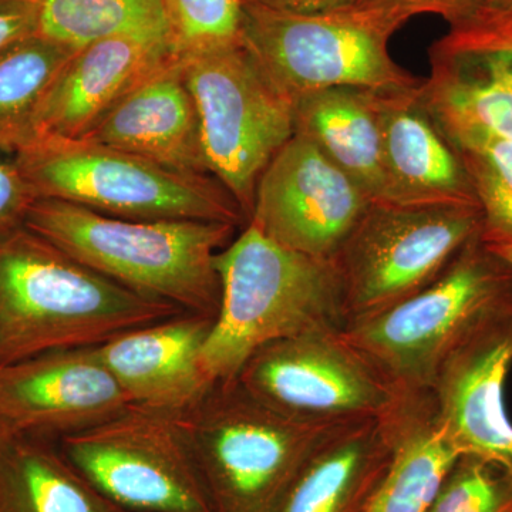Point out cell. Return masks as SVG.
Returning <instances> with one entry per match:
<instances>
[{
  "label": "cell",
  "mask_w": 512,
  "mask_h": 512,
  "mask_svg": "<svg viewBox=\"0 0 512 512\" xmlns=\"http://www.w3.org/2000/svg\"><path fill=\"white\" fill-rule=\"evenodd\" d=\"M180 313L128 291L25 224L0 234V365L96 348Z\"/></svg>",
  "instance_id": "obj_1"
},
{
  "label": "cell",
  "mask_w": 512,
  "mask_h": 512,
  "mask_svg": "<svg viewBox=\"0 0 512 512\" xmlns=\"http://www.w3.org/2000/svg\"><path fill=\"white\" fill-rule=\"evenodd\" d=\"M512 326V266L477 238L410 298L343 335L406 396L430 394L451 360Z\"/></svg>",
  "instance_id": "obj_2"
},
{
  "label": "cell",
  "mask_w": 512,
  "mask_h": 512,
  "mask_svg": "<svg viewBox=\"0 0 512 512\" xmlns=\"http://www.w3.org/2000/svg\"><path fill=\"white\" fill-rule=\"evenodd\" d=\"M221 298L201 359L212 383L231 382L276 340L342 332L349 323L333 261L282 247L252 224L215 256Z\"/></svg>",
  "instance_id": "obj_3"
},
{
  "label": "cell",
  "mask_w": 512,
  "mask_h": 512,
  "mask_svg": "<svg viewBox=\"0 0 512 512\" xmlns=\"http://www.w3.org/2000/svg\"><path fill=\"white\" fill-rule=\"evenodd\" d=\"M23 224L128 291L184 312L217 315L215 256L232 241L234 225L126 220L52 198H36Z\"/></svg>",
  "instance_id": "obj_4"
},
{
  "label": "cell",
  "mask_w": 512,
  "mask_h": 512,
  "mask_svg": "<svg viewBox=\"0 0 512 512\" xmlns=\"http://www.w3.org/2000/svg\"><path fill=\"white\" fill-rule=\"evenodd\" d=\"M13 153L36 198L72 202L126 220L248 224L211 175L181 173L84 140L28 136Z\"/></svg>",
  "instance_id": "obj_5"
},
{
  "label": "cell",
  "mask_w": 512,
  "mask_h": 512,
  "mask_svg": "<svg viewBox=\"0 0 512 512\" xmlns=\"http://www.w3.org/2000/svg\"><path fill=\"white\" fill-rule=\"evenodd\" d=\"M412 16L353 8L291 15L242 0L241 42L266 76L292 101L332 87L392 90L419 86L390 56L389 42Z\"/></svg>",
  "instance_id": "obj_6"
},
{
  "label": "cell",
  "mask_w": 512,
  "mask_h": 512,
  "mask_svg": "<svg viewBox=\"0 0 512 512\" xmlns=\"http://www.w3.org/2000/svg\"><path fill=\"white\" fill-rule=\"evenodd\" d=\"M180 60L197 106L208 173L248 222L259 178L295 136L293 101L266 76L241 39Z\"/></svg>",
  "instance_id": "obj_7"
},
{
  "label": "cell",
  "mask_w": 512,
  "mask_h": 512,
  "mask_svg": "<svg viewBox=\"0 0 512 512\" xmlns=\"http://www.w3.org/2000/svg\"><path fill=\"white\" fill-rule=\"evenodd\" d=\"M183 423L214 512L274 511L326 429L286 419L237 380L215 383Z\"/></svg>",
  "instance_id": "obj_8"
},
{
  "label": "cell",
  "mask_w": 512,
  "mask_h": 512,
  "mask_svg": "<svg viewBox=\"0 0 512 512\" xmlns=\"http://www.w3.org/2000/svg\"><path fill=\"white\" fill-rule=\"evenodd\" d=\"M481 232L477 202L373 201L333 259L349 322L426 288Z\"/></svg>",
  "instance_id": "obj_9"
},
{
  "label": "cell",
  "mask_w": 512,
  "mask_h": 512,
  "mask_svg": "<svg viewBox=\"0 0 512 512\" xmlns=\"http://www.w3.org/2000/svg\"><path fill=\"white\" fill-rule=\"evenodd\" d=\"M66 460L124 512H214L183 416L130 407L57 441Z\"/></svg>",
  "instance_id": "obj_10"
},
{
  "label": "cell",
  "mask_w": 512,
  "mask_h": 512,
  "mask_svg": "<svg viewBox=\"0 0 512 512\" xmlns=\"http://www.w3.org/2000/svg\"><path fill=\"white\" fill-rule=\"evenodd\" d=\"M237 382L286 419L313 427L384 419L406 402L342 332L276 340L255 352Z\"/></svg>",
  "instance_id": "obj_11"
},
{
  "label": "cell",
  "mask_w": 512,
  "mask_h": 512,
  "mask_svg": "<svg viewBox=\"0 0 512 512\" xmlns=\"http://www.w3.org/2000/svg\"><path fill=\"white\" fill-rule=\"evenodd\" d=\"M372 202L311 140L295 134L259 178L248 224L282 247L333 261Z\"/></svg>",
  "instance_id": "obj_12"
},
{
  "label": "cell",
  "mask_w": 512,
  "mask_h": 512,
  "mask_svg": "<svg viewBox=\"0 0 512 512\" xmlns=\"http://www.w3.org/2000/svg\"><path fill=\"white\" fill-rule=\"evenodd\" d=\"M130 407L97 346L0 365V417L15 434L59 441Z\"/></svg>",
  "instance_id": "obj_13"
},
{
  "label": "cell",
  "mask_w": 512,
  "mask_h": 512,
  "mask_svg": "<svg viewBox=\"0 0 512 512\" xmlns=\"http://www.w3.org/2000/svg\"><path fill=\"white\" fill-rule=\"evenodd\" d=\"M420 96L443 130H477L512 141V28L484 22L450 29L430 49Z\"/></svg>",
  "instance_id": "obj_14"
},
{
  "label": "cell",
  "mask_w": 512,
  "mask_h": 512,
  "mask_svg": "<svg viewBox=\"0 0 512 512\" xmlns=\"http://www.w3.org/2000/svg\"><path fill=\"white\" fill-rule=\"evenodd\" d=\"M178 57L173 40L116 36L77 50L29 124V136L83 140L120 101Z\"/></svg>",
  "instance_id": "obj_15"
},
{
  "label": "cell",
  "mask_w": 512,
  "mask_h": 512,
  "mask_svg": "<svg viewBox=\"0 0 512 512\" xmlns=\"http://www.w3.org/2000/svg\"><path fill=\"white\" fill-rule=\"evenodd\" d=\"M214 316L184 312L97 346L131 407L184 416L210 392L201 353Z\"/></svg>",
  "instance_id": "obj_16"
},
{
  "label": "cell",
  "mask_w": 512,
  "mask_h": 512,
  "mask_svg": "<svg viewBox=\"0 0 512 512\" xmlns=\"http://www.w3.org/2000/svg\"><path fill=\"white\" fill-rule=\"evenodd\" d=\"M402 407L322 430L272 512H366L392 466Z\"/></svg>",
  "instance_id": "obj_17"
},
{
  "label": "cell",
  "mask_w": 512,
  "mask_h": 512,
  "mask_svg": "<svg viewBox=\"0 0 512 512\" xmlns=\"http://www.w3.org/2000/svg\"><path fill=\"white\" fill-rule=\"evenodd\" d=\"M512 363V326L448 363L430 392L434 416L458 453L485 458L512 476V421L504 386Z\"/></svg>",
  "instance_id": "obj_18"
},
{
  "label": "cell",
  "mask_w": 512,
  "mask_h": 512,
  "mask_svg": "<svg viewBox=\"0 0 512 512\" xmlns=\"http://www.w3.org/2000/svg\"><path fill=\"white\" fill-rule=\"evenodd\" d=\"M83 140L181 173L210 175L197 106L185 83L180 56L128 94Z\"/></svg>",
  "instance_id": "obj_19"
},
{
  "label": "cell",
  "mask_w": 512,
  "mask_h": 512,
  "mask_svg": "<svg viewBox=\"0 0 512 512\" xmlns=\"http://www.w3.org/2000/svg\"><path fill=\"white\" fill-rule=\"evenodd\" d=\"M421 83L373 90L392 190L389 202H477L456 148L421 100Z\"/></svg>",
  "instance_id": "obj_20"
},
{
  "label": "cell",
  "mask_w": 512,
  "mask_h": 512,
  "mask_svg": "<svg viewBox=\"0 0 512 512\" xmlns=\"http://www.w3.org/2000/svg\"><path fill=\"white\" fill-rule=\"evenodd\" d=\"M295 134L308 138L372 201H392L373 90L332 87L293 100Z\"/></svg>",
  "instance_id": "obj_21"
},
{
  "label": "cell",
  "mask_w": 512,
  "mask_h": 512,
  "mask_svg": "<svg viewBox=\"0 0 512 512\" xmlns=\"http://www.w3.org/2000/svg\"><path fill=\"white\" fill-rule=\"evenodd\" d=\"M0 512H124L66 460L57 441L15 434L0 447Z\"/></svg>",
  "instance_id": "obj_22"
},
{
  "label": "cell",
  "mask_w": 512,
  "mask_h": 512,
  "mask_svg": "<svg viewBox=\"0 0 512 512\" xmlns=\"http://www.w3.org/2000/svg\"><path fill=\"white\" fill-rule=\"evenodd\" d=\"M458 457L437 424L430 394L407 397L397 421L392 466L366 512H429Z\"/></svg>",
  "instance_id": "obj_23"
},
{
  "label": "cell",
  "mask_w": 512,
  "mask_h": 512,
  "mask_svg": "<svg viewBox=\"0 0 512 512\" xmlns=\"http://www.w3.org/2000/svg\"><path fill=\"white\" fill-rule=\"evenodd\" d=\"M39 33L72 49L116 36L173 39L163 0H37Z\"/></svg>",
  "instance_id": "obj_24"
},
{
  "label": "cell",
  "mask_w": 512,
  "mask_h": 512,
  "mask_svg": "<svg viewBox=\"0 0 512 512\" xmlns=\"http://www.w3.org/2000/svg\"><path fill=\"white\" fill-rule=\"evenodd\" d=\"M76 52L40 33L0 50V130L29 136L33 113Z\"/></svg>",
  "instance_id": "obj_25"
},
{
  "label": "cell",
  "mask_w": 512,
  "mask_h": 512,
  "mask_svg": "<svg viewBox=\"0 0 512 512\" xmlns=\"http://www.w3.org/2000/svg\"><path fill=\"white\" fill-rule=\"evenodd\" d=\"M463 161L483 212L481 239L512 247V141L477 130H443Z\"/></svg>",
  "instance_id": "obj_26"
},
{
  "label": "cell",
  "mask_w": 512,
  "mask_h": 512,
  "mask_svg": "<svg viewBox=\"0 0 512 512\" xmlns=\"http://www.w3.org/2000/svg\"><path fill=\"white\" fill-rule=\"evenodd\" d=\"M429 512H512V476L485 458L461 454Z\"/></svg>",
  "instance_id": "obj_27"
},
{
  "label": "cell",
  "mask_w": 512,
  "mask_h": 512,
  "mask_svg": "<svg viewBox=\"0 0 512 512\" xmlns=\"http://www.w3.org/2000/svg\"><path fill=\"white\" fill-rule=\"evenodd\" d=\"M178 56L238 42L242 0H163Z\"/></svg>",
  "instance_id": "obj_28"
},
{
  "label": "cell",
  "mask_w": 512,
  "mask_h": 512,
  "mask_svg": "<svg viewBox=\"0 0 512 512\" xmlns=\"http://www.w3.org/2000/svg\"><path fill=\"white\" fill-rule=\"evenodd\" d=\"M357 6L400 10L407 15L436 13L447 20L450 29L476 25L487 12L488 0H359Z\"/></svg>",
  "instance_id": "obj_29"
},
{
  "label": "cell",
  "mask_w": 512,
  "mask_h": 512,
  "mask_svg": "<svg viewBox=\"0 0 512 512\" xmlns=\"http://www.w3.org/2000/svg\"><path fill=\"white\" fill-rule=\"evenodd\" d=\"M35 192L25 180L15 161L0 158V234L25 222Z\"/></svg>",
  "instance_id": "obj_30"
},
{
  "label": "cell",
  "mask_w": 512,
  "mask_h": 512,
  "mask_svg": "<svg viewBox=\"0 0 512 512\" xmlns=\"http://www.w3.org/2000/svg\"><path fill=\"white\" fill-rule=\"evenodd\" d=\"M39 33L37 0H0V50Z\"/></svg>",
  "instance_id": "obj_31"
},
{
  "label": "cell",
  "mask_w": 512,
  "mask_h": 512,
  "mask_svg": "<svg viewBox=\"0 0 512 512\" xmlns=\"http://www.w3.org/2000/svg\"><path fill=\"white\" fill-rule=\"evenodd\" d=\"M265 8L291 15H320L353 8L359 0H252Z\"/></svg>",
  "instance_id": "obj_32"
},
{
  "label": "cell",
  "mask_w": 512,
  "mask_h": 512,
  "mask_svg": "<svg viewBox=\"0 0 512 512\" xmlns=\"http://www.w3.org/2000/svg\"><path fill=\"white\" fill-rule=\"evenodd\" d=\"M507 16H512V0H488L487 12L478 23L485 22V20L507 18Z\"/></svg>",
  "instance_id": "obj_33"
},
{
  "label": "cell",
  "mask_w": 512,
  "mask_h": 512,
  "mask_svg": "<svg viewBox=\"0 0 512 512\" xmlns=\"http://www.w3.org/2000/svg\"><path fill=\"white\" fill-rule=\"evenodd\" d=\"M22 143V137L9 131L0 130V150H15L16 146Z\"/></svg>",
  "instance_id": "obj_34"
},
{
  "label": "cell",
  "mask_w": 512,
  "mask_h": 512,
  "mask_svg": "<svg viewBox=\"0 0 512 512\" xmlns=\"http://www.w3.org/2000/svg\"><path fill=\"white\" fill-rule=\"evenodd\" d=\"M12 436H15V433L10 430L8 424L5 423V420L0 417V447H2V444Z\"/></svg>",
  "instance_id": "obj_35"
},
{
  "label": "cell",
  "mask_w": 512,
  "mask_h": 512,
  "mask_svg": "<svg viewBox=\"0 0 512 512\" xmlns=\"http://www.w3.org/2000/svg\"><path fill=\"white\" fill-rule=\"evenodd\" d=\"M497 252L498 255L503 256L505 261L508 262L512 266V247H504V248H491Z\"/></svg>",
  "instance_id": "obj_36"
},
{
  "label": "cell",
  "mask_w": 512,
  "mask_h": 512,
  "mask_svg": "<svg viewBox=\"0 0 512 512\" xmlns=\"http://www.w3.org/2000/svg\"><path fill=\"white\" fill-rule=\"evenodd\" d=\"M485 22L505 23V25L511 26V28H512V16H507V18H498V19L485 20ZM481 23H484V22H481Z\"/></svg>",
  "instance_id": "obj_37"
}]
</instances>
